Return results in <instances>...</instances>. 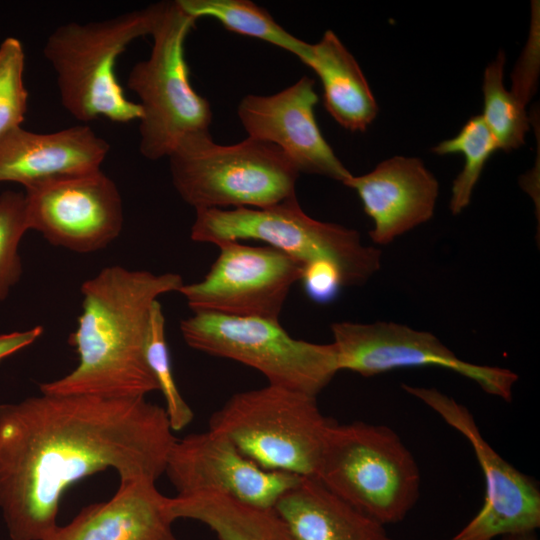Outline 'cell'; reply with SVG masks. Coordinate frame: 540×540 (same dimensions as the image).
<instances>
[{
	"label": "cell",
	"mask_w": 540,
	"mask_h": 540,
	"mask_svg": "<svg viewBox=\"0 0 540 540\" xmlns=\"http://www.w3.org/2000/svg\"><path fill=\"white\" fill-rule=\"evenodd\" d=\"M177 438L146 398L41 393L0 404V511L11 540H46L74 483L107 469L156 481Z\"/></svg>",
	"instance_id": "cell-1"
},
{
	"label": "cell",
	"mask_w": 540,
	"mask_h": 540,
	"mask_svg": "<svg viewBox=\"0 0 540 540\" xmlns=\"http://www.w3.org/2000/svg\"><path fill=\"white\" fill-rule=\"evenodd\" d=\"M183 284L177 273L119 265L85 280L82 312L68 339L78 365L57 380L41 383L40 392L137 399L159 391L146 360L151 310L160 296L178 292Z\"/></svg>",
	"instance_id": "cell-2"
},
{
	"label": "cell",
	"mask_w": 540,
	"mask_h": 540,
	"mask_svg": "<svg viewBox=\"0 0 540 540\" xmlns=\"http://www.w3.org/2000/svg\"><path fill=\"white\" fill-rule=\"evenodd\" d=\"M162 2L87 23L69 22L47 37L43 55L55 74L64 109L80 122L104 117L112 122L139 120L137 102L117 80L118 56L135 39L151 35Z\"/></svg>",
	"instance_id": "cell-3"
},
{
	"label": "cell",
	"mask_w": 540,
	"mask_h": 540,
	"mask_svg": "<svg viewBox=\"0 0 540 540\" xmlns=\"http://www.w3.org/2000/svg\"><path fill=\"white\" fill-rule=\"evenodd\" d=\"M314 478L385 526L404 520L420 494L418 464L400 437L362 421H332Z\"/></svg>",
	"instance_id": "cell-4"
},
{
	"label": "cell",
	"mask_w": 540,
	"mask_h": 540,
	"mask_svg": "<svg viewBox=\"0 0 540 540\" xmlns=\"http://www.w3.org/2000/svg\"><path fill=\"white\" fill-rule=\"evenodd\" d=\"M172 184L194 209L261 208L296 195L299 171L277 146L247 137L232 145L188 134L168 156Z\"/></svg>",
	"instance_id": "cell-5"
},
{
	"label": "cell",
	"mask_w": 540,
	"mask_h": 540,
	"mask_svg": "<svg viewBox=\"0 0 540 540\" xmlns=\"http://www.w3.org/2000/svg\"><path fill=\"white\" fill-rule=\"evenodd\" d=\"M190 238L220 245L257 240L303 266L327 260L340 270L344 286L365 284L381 266V251L362 242L358 231L316 220L300 207L296 195L261 208L196 209Z\"/></svg>",
	"instance_id": "cell-6"
},
{
	"label": "cell",
	"mask_w": 540,
	"mask_h": 540,
	"mask_svg": "<svg viewBox=\"0 0 540 540\" xmlns=\"http://www.w3.org/2000/svg\"><path fill=\"white\" fill-rule=\"evenodd\" d=\"M331 423L315 396L268 384L232 395L209 429L263 469L314 478Z\"/></svg>",
	"instance_id": "cell-7"
},
{
	"label": "cell",
	"mask_w": 540,
	"mask_h": 540,
	"mask_svg": "<svg viewBox=\"0 0 540 540\" xmlns=\"http://www.w3.org/2000/svg\"><path fill=\"white\" fill-rule=\"evenodd\" d=\"M196 19L177 1H162L151 36L149 57L131 69L127 87L142 111L139 151L148 160L168 157L188 134L209 131L212 111L192 87L185 59V40Z\"/></svg>",
	"instance_id": "cell-8"
},
{
	"label": "cell",
	"mask_w": 540,
	"mask_h": 540,
	"mask_svg": "<svg viewBox=\"0 0 540 540\" xmlns=\"http://www.w3.org/2000/svg\"><path fill=\"white\" fill-rule=\"evenodd\" d=\"M180 331L197 351L242 363L268 384L315 397L339 372L332 343L295 339L279 320L193 312L180 322Z\"/></svg>",
	"instance_id": "cell-9"
},
{
	"label": "cell",
	"mask_w": 540,
	"mask_h": 540,
	"mask_svg": "<svg viewBox=\"0 0 540 540\" xmlns=\"http://www.w3.org/2000/svg\"><path fill=\"white\" fill-rule=\"evenodd\" d=\"M338 370L365 377L398 368L439 367L474 381L486 393L511 401L518 375L460 359L434 334L386 321L331 325Z\"/></svg>",
	"instance_id": "cell-10"
},
{
	"label": "cell",
	"mask_w": 540,
	"mask_h": 540,
	"mask_svg": "<svg viewBox=\"0 0 540 540\" xmlns=\"http://www.w3.org/2000/svg\"><path fill=\"white\" fill-rule=\"evenodd\" d=\"M29 230L79 254L106 248L124 224L121 194L101 169L23 186Z\"/></svg>",
	"instance_id": "cell-11"
},
{
	"label": "cell",
	"mask_w": 540,
	"mask_h": 540,
	"mask_svg": "<svg viewBox=\"0 0 540 540\" xmlns=\"http://www.w3.org/2000/svg\"><path fill=\"white\" fill-rule=\"evenodd\" d=\"M218 247L219 255L204 278L178 290L192 312L279 320L303 265L267 245L229 241Z\"/></svg>",
	"instance_id": "cell-12"
},
{
	"label": "cell",
	"mask_w": 540,
	"mask_h": 540,
	"mask_svg": "<svg viewBox=\"0 0 540 540\" xmlns=\"http://www.w3.org/2000/svg\"><path fill=\"white\" fill-rule=\"evenodd\" d=\"M403 390L435 411L471 444L485 480L480 510L451 540H494L502 535L540 527L537 481L504 460L484 439L473 415L436 388L402 384Z\"/></svg>",
	"instance_id": "cell-13"
},
{
	"label": "cell",
	"mask_w": 540,
	"mask_h": 540,
	"mask_svg": "<svg viewBox=\"0 0 540 540\" xmlns=\"http://www.w3.org/2000/svg\"><path fill=\"white\" fill-rule=\"evenodd\" d=\"M165 474L176 496L213 493L261 508H273L301 478L261 468L225 436L210 429L176 439L167 457Z\"/></svg>",
	"instance_id": "cell-14"
},
{
	"label": "cell",
	"mask_w": 540,
	"mask_h": 540,
	"mask_svg": "<svg viewBox=\"0 0 540 540\" xmlns=\"http://www.w3.org/2000/svg\"><path fill=\"white\" fill-rule=\"evenodd\" d=\"M314 79L303 76L272 95H246L237 107L248 137L281 149L299 173L316 174L344 182L352 174L338 159L316 122L318 96Z\"/></svg>",
	"instance_id": "cell-15"
},
{
	"label": "cell",
	"mask_w": 540,
	"mask_h": 540,
	"mask_svg": "<svg viewBox=\"0 0 540 540\" xmlns=\"http://www.w3.org/2000/svg\"><path fill=\"white\" fill-rule=\"evenodd\" d=\"M343 184L357 192L373 221L369 235L377 245H388L429 221L439 194L437 179L417 157L388 158L364 175H351Z\"/></svg>",
	"instance_id": "cell-16"
},
{
	"label": "cell",
	"mask_w": 540,
	"mask_h": 540,
	"mask_svg": "<svg viewBox=\"0 0 540 540\" xmlns=\"http://www.w3.org/2000/svg\"><path fill=\"white\" fill-rule=\"evenodd\" d=\"M155 483L144 477L120 480L109 500L84 507L46 540H178L170 497Z\"/></svg>",
	"instance_id": "cell-17"
},
{
	"label": "cell",
	"mask_w": 540,
	"mask_h": 540,
	"mask_svg": "<svg viewBox=\"0 0 540 540\" xmlns=\"http://www.w3.org/2000/svg\"><path fill=\"white\" fill-rule=\"evenodd\" d=\"M110 146L87 125L50 133L21 126L0 136V182L23 186L53 177L101 169Z\"/></svg>",
	"instance_id": "cell-18"
},
{
	"label": "cell",
	"mask_w": 540,
	"mask_h": 540,
	"mask_svg": "<svg viewBox=\"0 0 540 540\" xmlns=\"http://www.w3.org/2000/svg\"><path fill=\"white\" fill-rule=\"evenodd\" d=\"M273 509L294 540H393L385 525L315 478L301 477L279 497Z\"/></svg>",
	"instance_id": "cell-19"
},
{
	"label": "cell",
	"mask_w": 540,
	"mask_h": 540,
	"mask_svg": "<svg viewBox=\"0 0 540 540\" xmlns=\"http://www.w3.org/2000/svg\"><path fill=\"white\" fill-rule=\"evenodd\" d=\"M320 78L325 109L343 128L364 132L378 114V105L354 56L331 30L310 45L304 62Z\"/></svg>",
	"instance_id": "cell-20"
},
{
	"label": "cell",
	"mask_w": 540,
	"mask_h": 540,
	"mask_svg": "<svg viewBox=\"0 0 540 540\" xmlns=\"http://www.w3.org/2000/svg\"><path fill=\"white\" fill-rule=\"evenodd\" d=\"M169 507L174 520L201 522L218 540H294L273 508L256 507L213 493L170 497Z\"/></svg>",
	"instance_id": "cell-21"
},
{
	"label": "cell",
	"mask_w": 540,
	"mask_h": 540,
	"mask_svg": "<svg viewBox=\"0 0 540 540\" xmlns=\"http://www.w3.org/2000/svg\"><path fill=\"white\" fill-rule=\"evenodd\" d=\"M183 10L196 20L212 17L227 30L263 40L286 50L301 62L309 56L310 43L298 39L268 13L249 0H178Z\"/></svg>",
	"instance_id": "cell-22"
},
{
	"label": "cell",
	"mask_w": 540,
	"mask_h": 540,
	"mask_svg": "<svg viewBox=\"0 0 540 540\" xmlns=\"http://www.w3.org/2000/svg\"><path fill=\"white\" fill-rule=\"evenodd\" d=\"M505 62V53L500 51L485 69L482 84L484 108L481 116L498 148L508 152L524 144L530 121L526 104L504 86Z\"/></svg>",
	"instance_id": "cell-23"
},
{
	"label": "cell",
	"mask_w": 540,
	"mask_h": 540,
	"mask_svg": "<svg viewBox=\"0 0 540 540\" xmlns=\"http://www.w3.org/2000/svg\"><path fill=\"white\" fill-rule=\"evenodd\" d=\"M498 145L481 115L471 117L459 133L432 148L438 155L462 153L465 163L452 185L449 208L453 215L460 214L470 203L483 168Z\"/></svg>",
	"instance_id": "cell-24"
},
{
	"label": "cell",
	"mask_w": 540,
	"mask_h": 540,
	"mask_svg": "<svg viewBox=\"0 0 540 540\" xmlns=\"http://www.w3.org/2000/svg\"><path fill=\"white\" fill-rule=\"evenodd\" d=\"M146 360L163 394L164 408L173 432L183 430L192 422L194 413L180 394L174 379L165 335V317L158 300L151 310Z\"/></svg>",
	"instance_id": "cell-25"
},
{
	"label": "cell",
	"mask_w": 540,
	"mask_h": 540,
	"mask_svg": "<svg viewBox=\"0 0 540 540\" xmlns=\"http://www.w3.org/2000/svg\"><path fill=\"white\" fill-rule=\"evenodd\" d=\"M29 230L24 193L5 191L0 195V302L22 275L19 244Z\"/></svg>",
	"instance_id": "cell-26"
},
{
	"label": "cell",
	"mask_w": 540,
	"mask_h": 540,
	"mask_svg": "<svg viewBox=\"0 0 540 540\" xmlns=\"http://www.w3.org/2000/svg\"><path fill=\"white\" fill-rule=\"evenodd\" d=\"M22 43L8 37L0 44V136L21 126L28 108Z\"/></svg>",
	"instance_id": "cell-27"
},
{
	"label": "cell",
	"mask_w": 540,
	"mask_h": 540,
	"mask_svg": "<svg viewBox=\"0 0 540 540\" xmlns=\"http://www.w3.org/2000/svg\"><path fill=\"white\" fill-rule=\"evenodd\" d=\"M300 281L307 296L320 304L335 300L344 286L339 268L327 260H316L305 264Z\"/></svg>",
	"instance_id": "cell-28"
},
{
	"label": "cell",
	"mask_w": 540,
	"mask_h": 540,
	"mask_svg": "<svg viewBox=\"0 0 540 540\" xmlns=\"http://www.w3.org/2000/svg\"><path fill=\"white\" fill-rule=\"evenodd\" d=\"M43 331V327L37 325L25 331L0 334V360L33 344Z\"/></svg>",
	"instance_id": "cell-29"
},
{
	"label": "cell",
	"mask_w": 540,
	"mask_h": 540,
	"mask_svg": "<svg viewBox=\"0 0 540 540\" xmlns=\"http://www.w3.org/2000/svg\"><path fill=\"white\" fill-rule=\"evenodd\" d=\"M498 538V540H539L536 531L510 533Z\"/></svg>",
	"instance_id": "cell-30"
}]
</instances>
